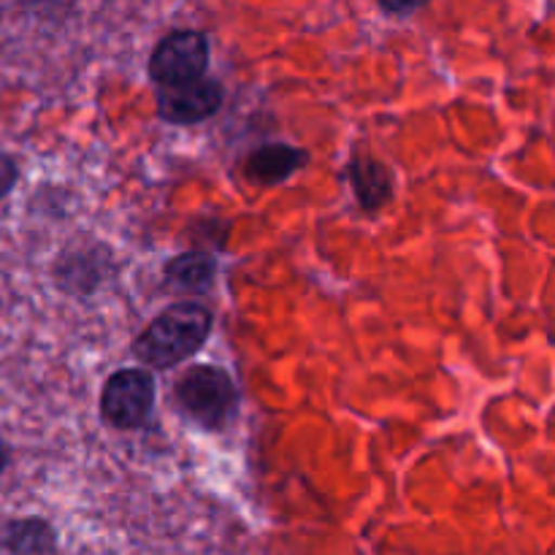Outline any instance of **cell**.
<instances>
[{
	"label": "cell",
	"instance_id": "8992f818",
	"mask_svg": "<svg viewBox=\"0 0 555 555\" xmlns=\"http://www.w3.org/2000/svg\"><path fill=\"white\" fill-rule=\"evenodd\" d=\"M307 163V152L287 144H263L247 157L244 173L255 184H280Z\"/></svg>",
	"mask_w": 555,
	"mask_h": 555
},
{
	"label": "cell",
	"instance_id": "6da1fadb",
	"mask_svg": "<svg viewBox=\"0 0 555 555\" xmlns=\"http://www.w3.org/2000/svg\"><path fill=\"white\" fill-rule=\"evenodd\" d=\"M211 331V312L201 304H177L146 325L133 356L150 369H171L201 350Z\"/></svg>",
	"mask_w": 555,
	"mask_h": 555
},
{
	"label": "cell",
	"instance_id": "3957f363",
	"mask_svg": "<svg viewBox=\"0 0 555 555\" xmlns=\"http://www.w3.org/2000/svg\"><path fill=\"white\" fill-rule=\"evenodd\" d=\"M209 63L206 36L195 30L168 33L150 57V76L160 87H179L198 81Z\"/></svg>",
	"mask_w": 555,
	"mask_h": 555
},
{
	"label": "cell",
	"instance_id": "277c9868",
	"mask_svg": "<svg viewBox=\"0 0 555 555\" xmlns=\"http://www.w3.org/2000/svg\"><path fill=\"white\" fill-rule=\"evenodd\" d=\"M155 404V379L144 369H122L112 374L101 396V412L108 426L139 428Z\"/></svg>",
	"mask_w": 555,
	"mask_h": 555
},
{
	"label": "cell",
	"instance_id": "ba28073f",
	"mask_svg": "<svg viewBox=\"0 0 555 555\" xmlns=\"http://www.w3.org/2000/svg\"><path fill=\"white\" fill-rule=\"evenodd\" d=\"M347 173H350L352 190H356L358 204H361L363 209H379V206L390 198V193H393L390 171L383 163L372 160V157H358V160H352Z\"/></svg>",
	"mask_w": 555,
	"mask_h": 555
},
{
	"label": "cell",
	"instance_id": "7a4b0ae2",
	"mask_svg": "<svg viewBox=\"0 0 555 555\" xmlns=\"http://www.w3.org/2000/svg\"><path fill=\"white\" fill-rule=\"evenodd\" d=\"M177 401L198 426L222 428L236 406V388L222 369L195 366L179 377Z\"/></svg>",
	"mask_w": 555,
	"mask_h": 555
},
{
	"label": "cell",
	"instance_id": "52a82bcc",
	"mask_svg": "<svg viewBox=\"0 0 555 555\" xmlns=\"http://www.w3.org/2000/svg\"><path fill=\"white\" fill-rule=\"evenodd\" d=\"M0 553L5 555H54V531L41 518H22L0 524Z\"/></svg>",
	"mask_w": 555,
	"mask_h": 555
},
{
	"label": "cell",
	"instance_id": "30bf717a",
	"mask_svg": "<svg viewBox=\"0 0 555 555\" xmlns=\"http://www.w3.org/2000/svg\"><path fill=\"white\" fill-rule=\"evenodd\" d=\"M16 179H20V168H16V163L9 155L0 152V198H5L14 190Z\"/></svg>",
	"mask_w": 555,
	"mask_h": 555
},
{
	"label": "cell",
	"instance_id": "9c48e42d",
	"mask_svg": "<svg viewBox=\"0 0 555 555\" xmlns=\"http://www.w3.org/2000/svg\"><path fill=\"white\" fill-rule=\"evenodd\" d=\"M215 274H217V263L215 258L206 253L177 255V258L166 266V280L171 282V287H177V291H188V293L209 291Z\"/></svg>",
	"mask_w": 555,
	"mask_h": 555
},
{
	"label": "cell",
	"instance_id": "8fae6325",
	"mask_svg": "<svg viewBox=\"0 0 555 555\" xmlns=\"http://www.w3.org/2000/svg\"><path fill=\"white\" fill-rule=\"evenodd\" d=\"M5 466H9V448H5V444L0 442V472H3Z\"/></svg>",
	"mask_w": 555,
	"mask_h": 555
},
{
	"label": "cell",
	"instance_id": "5b68a950",
	"mask_svg": "<svg viewBox=\"0 0 555 555\" xmlns=\"http://www.w3.org/2000/svg\"><path fill=\"white\" fill-rule=\"evenodd\" d=\"M222 106V87L215 79H198L179 87H160L157 114L166 122L193 125L211 117Z\"/></svg>",
	"mask_w": 555,
	"mask_h": 555
}]
</instances>
